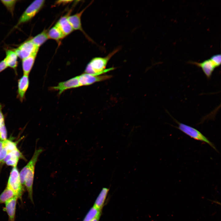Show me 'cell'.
<instances>
[{
	"mask_svg": "<svg viewBox=\"0 0 221 221\" xmlns=\"http://www.w3.org/2000/svg\"><path fill=\"white\" fill-rule=\"evenodd\" d=\"M44 151L42 148L36 149L29 161L19 173L21 183L27 190L29 199L33 203V185L36 164L40 154Z\"/></svg>",
	"mask_w": 221,
	"mask_h": 221,
	"instance_id": "6da1fadb",
	"label": "cell"
},
{
	"mask_svg": "<svg viewBox=\"0 0 221 221\" xmlns=\"http://www.w3.org/2000/svg\"><path fill=\"white\" fill-rule=\"evenodd\" d=\"M119 49H116L105 57H95L92 59L87 65L85 73L99 76L113 70L115 69L114 67L106 69V67L110 59Z\"/></svg>",
	"mask_w": 221,
	"mask_h": 221,
	"instance_id": "7a4b0ae2",
	"label": "cell"
},
{
	"mask_svg": "<svg viewBox=\"0 0 221 221\" xmlns=\"http://www.w3.org/2000/svg\"><path fill=\"white\" fill-rule=\"evenodd\" d=\"M174 121L178 124L176 128L193 139L204 142L208 144L216 151L217 149L214 145L199 131L188 125L181 123L171 116Z\"/></svg>",
	"mask_w": 221,
	"mask_h": 221,
	"instance_id": "3957f363",
	"label": "cell"
},
{
	"mask_svg": "<svg viewBox=\"0 0 221 221\" xmlns=\"http://www.w3.org/2000/svg\"><path fill=\"white\" fill-rule=\"evenodd\" d=\"M12 190L21 201L24 191L20 177L19 173L17 166L13 167L10 173L7 186Z\"/></svg>",
	"mask_w": 221,
	"mask_h": 221,
	"instance_id": "277c9868",
	"label": "cell"
},
{
	"mask_svg": "<svg viewBox=\"0 0 221 221\" xmlns=\"http://www.w3.org/2000/svg\"><path fill=\"white\" fill-rule=\"evenodd\" d=\"M45 2L44 0H36L33 2L23 12L15 27L30 20L41 9Z\"/></svg>",
	"mask_w": 221,
	"mask_h": 221,
	"instance_id": "5b68a950",
	"label": "cell"
},
{
	"mask_svg": "<svg viewBox=\"0 0 221 221\" xmlns=\"http://www.w3.org/2000/svg\"><path fill=\"white\" fill-rule=\"evenodd\" d=\"M39 49V47L35 45L30 39L23 42L14 50L17 56L22 60L34 53L37 52Z\"/></svg>",
	"mask_w": 221,
	"mask_h": 221,
	"instance_id": "8992f818",
	"label": "cell"
},
{
	"mask_svg": "<svg viewBox=\"0 0 221 221\" xmlns=\"http://www.w3.org/2000/svg\"><path fill=\"white\" fill-rule=\"evenodd\" d=\"M78 76L80 87L90 85L97 82L107 80L112 77L110 75L96 76L86 73Z\"/></svg>",
	"mask_w": 221,
	"mask_h": 221,
	"instance_id": "52a82bcc",
	"label": "cell"
},
{
	"mask_svg": "<svg viewBox=\"0 0 221 221\" xmlns=\"http://www.w3.org/2000/svg\"><path fill=\"white\" fill-rule=\"evenodd\" d=\"M80 87L78 76L70 79L67 81L59 83L57 85L51 87V89L59 91V95L68 89Z\"/></svg>",
	"mask_w": 221,
	"mask_h": 221,
	"instance_id": "ba28073f",
	"label": "cell"
},
{
	"mask_svg": "<svg viewBox=\"0 0 221 221\" xmlns=\"http://www.w3.org/2000/svg\"><path fill=\"white\" fill-rule=\"evenodd\" d=\"M29 84V75L23 74L18 80L17 98L21 102L25 99V94Z\"/></svg>",
	"mask_w": 221,
	"mask_h": 221,
	"instance_id": "9c48e42d",
	"label": "cell"
},
{
	"mask_svg": "<svg viewBox=\"0 0 221 221\" xmlns=\"http://www.w3.org/2000/svg\"><path fill=\"white\" fill-rule=\"evenodd\" d=\"M189 63L201 68L206 77L208 79L211 78L212 73L216 68L210 58L206 60L201 62L191 61L189 62Z\"/></svg>",
	"mask_w": 221,
	"mask_h": 221,
	"instance_id": "30bf717a",
	"label": "cell"
},
{
	"mask_svg": "<svg viewBox=\"0 0 221 221\" xmlns=\"http://www.w3.org/2000/svg\"><path fill=\"white\" fill-rule=\"evenodd\" d=\"M18 198L17 196L11 199L5 203L3 210L6 212L8 216V221H15L16 205Z\"/></svg>",
	"mask_w": 221,
	"mask_h": 221,
	"instance_id": "8fae6325",
	"label": "cell"
},
{
	"mask_svg": "<svg viewBox=\"0 0 221 221\" xmlns=\"http://www.w3.org/2000/svg\"><path fill=\"white\" fill-rule=\"evenodd\" d=\"M69 16V15L67 14L61 17L55 25L65 36L70 34L74 30L68 20Z\"/></svg>",
	"mask_w": 221,
	"mask_h": 221,
	"instance_id": "7c38bea8",
	"label": "cell"
},
{
	"mask_svg": "<svg viewBox=\"0 0 221 221\" xmlns=\"http://www.w3.org/2000/svg\"><path fill=\"white\" fill-rule=\"evenodd\" d=\"M23 157L22 154L17 149L9 153L2 163H5L7 165L13 167L17 166L19 160Z\"/></svg>",
	"mask_w": 221,
	"mask_h": 221,
	"instance_id": "4fadbf2b",
	"label": "cell"
},
{
	"mask_svg": "<svg viewBox=\"0 0 221 221\" xmlns=\"http://www.w3.org/2000/svg\"><path fill=\"white\" fill-rule=\"evenodd\" d=\"M6 53V56L4 60L7 67L12 68L16 72L18 64L17 55L14 50H7Z\"/></svg>",
	"mask_w": 221,
	"mask_h": 221,
	"instance_id": "5bb4252c",
	"label": "cell"
},
{
	"mask_svg": "<svg viewBox=\"0 0 221 221\" xmlns=\"http://www.w3.org/2000/svg\"><path fill=\"white\" fill-rule=\"evenodd\" d=\"M37 52L33 53L22 60V67L23 74L29 75L34 65Z\"/></svg>",
	"mask_w": 221,
	"mask_h": 221,
	"instance_id": "9a60e30c",
	"label": "cell"
},
{
	"mask_svg": "<svg viewBox=\"0 0 221 221\" xmlns=\"http://www.w3.org/2000/svg\"><path fill=\"white\" fill-rule=\"evenodd\" d=\"M86 8L80 12L68 17V20L73 30H78L83 31L81 23V16Z\"/></svg>",
	"mask_w": 221,
	"mask_h": 221,
	"instance_id": "2e32d148",
	"label": "cell"
},
{
	"mask_svg": "<svg viewBox=\"0 0 221 221\" xmlns=\"http://www.w3.org/2000/svg\"><path fill=\"white\" fill-rule=\"evenodd\" d=\"M109 191V188H103L96 198L93 206L101 210Z\"/></svg>",
	"mask_w": 221,
	"mask_h": 221,
	"instance_id": "e0dca14e",
	"label": "cell"
},
{
	"mask_svg": "<svg viewBox=\"0 0 221 221\" xmlns=\"http://www.w3.org/2000/svg\"><path fill=\"white\" fill-rule=\"evenodd\" d=\"M48 39V32L45 30L30 40L35 45L39 48Z\"/></svg>",
	"mask_w": 221,
	"mask_h": 221,
	"instance_id": "ac0fdd59",
	"label": "cell"
},
{
	"mask_svg": "<svg viewBox=\"0 0 221 221\" xmlns=\"http://www.w3.org/2000/svg\"><path fill=\"white\" fill-rule=\"evenodd\" d=\"M48 35L49 39L57 41L62 39L65 37L56 25L52 27L48 32Z\"/></svg>",
	"mask_w": 221,
	"mask_h": 221,
	"instance_id": "d6986e66",
	"label": "cell"
},
{
	"mask_svg": "<svg viewBox=\"0 0 221 221\" xmlns=\"http://www.w3.org/2000/svg\"><path fill=\"white\" fill-rule=\"evenodd\" d=\"M15 196H17L14 192L6 187L0 195V204H5L7 201Z\"/></svg>",
	"mask_w": 221,
	"mask_h": 221,
	"instance_id": "ffe728a7",
	"label": "cell"
},
{
	"mask_svg": "<svg viewBox=\"0 0 221 221\" xmlns=\"http://www.w3.org/2000/svg\"><path fill=\"white\" fill-rule=\"evenodd\" d=\"M101 210L93 206L89 210L83 221H92L95 218L100 216Z\"/></svg>",
	"mask_w": 221,
	"mask_h": 221,
	"instance_id": "44dd1931",
	"label": "cell"
},
{
	"mask_svg": "<svg viewBox=\"0 0 221 221\" xmlns=\"http://www.w3.org/2000/svg\"><path fill=\"white\" fill-rule=\"evenodd\" d=\"M18 1L16 0H0L2 3L6 7L7 10L13 15L14 14L15 5L17 2Z\"/></svg>",
	"mask_w": 221,
	"mask_h": 221,
	"instance_id": "7402d4cb",
	"label": "cell"
},
{
	"mask_svg": "<svg viewBox=\"0 0 221 221\" xmlns=\"http://www.w3.org/2000/svg\"><path fill=\"white\" fill-rule=\"evenodd\" d=\"M215 67L219 66L221 64V56L220 54H217L211 56L210 58Z\"/></svg>",
	"mask_w": 221,
	"mask_h": 221,
	"instance_id": "603a6c76",
	"label": "cell"
},
{
	"mask_svg": "<svg viewBox=\"0 0 221 221\" xmlns=\"http://www.w3.org/2000/svg\"><path fill=\"white\" fill-rule=\"evenodd\" d=\"M5 126V118L2 111V106L0 104V128Z\"/></svg>",
	"mask_w": 221,
	"mask_h": 221,
	"instance_id": "cb8c5ba5",
	"label": "cell"
},
{
	"mask_svg": "<svg viewBox=\"0 0 221 221\" xmlns=\"http://www.w3.org/2000/svg\"><path fill=\"white\" fill-rule=\"evenodd\" d=\"M7 68L4 60L0 62V73Z\"/></svg>",
	"mask_w": 221,
	"mask_h": 221,
	"instance_id": "d4e9b609",
	"label": "cell"
},
{
	"mask_svg": "<svg viewBox=\"0 0 221 221\" xmlns=\"http://www.w3.org/2000/svg\"><path fill=\"white\" fill-rule=\"evenodd\" d=\"M72 1L71 0H60L56 2V4L58 5H60L61 4H65L68 3L69 2H71Z\"/></svg>",
	"mask_w": 221,
	"mask_h": 221,
	"instance_id": "484cf974",
	"label": "cell"
},
{
	"mask_svg": "<svg viewBox=\"0 0 221 221\" xmlns=\"http://www.w3.org/2000/svg\"><path fill=\"white\" fill-rule=\"evenodd\" d=\"M4 146V140L0 139V152Z\"/></svg>",
	"mask_w": 221,
	"mask_h": 221,
	"instance_id": "4316f807",
	"label": "cell"
},
{
	"mask_svg": "<svg viewBox=\"0 0 221 221\" xmlns=\"http://www.w3.org/2000/svg\"><path fill=\"white\" fill-rule=\"evenodd\" d=\"M100 216L97 217L92 220V221H99Z\"/></svg>",
	"mask_w": 221,
	"mask_h": 221,
	"instance_id": "83f0119b",
	"label": "cell"
}]
</instances>
